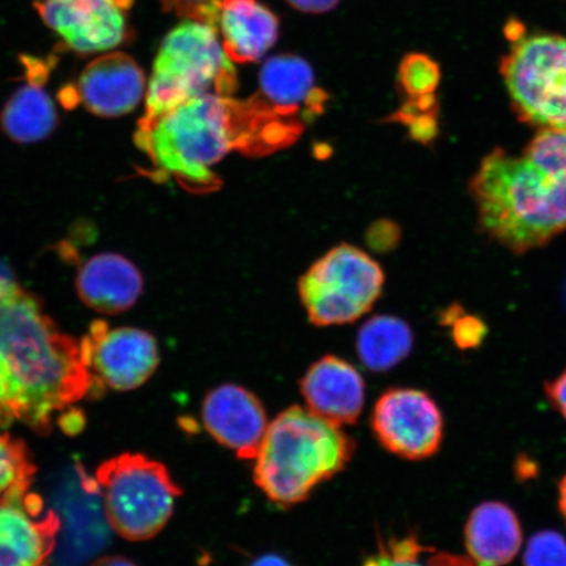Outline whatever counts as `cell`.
I'll return each mask as SVG.
<instances>
[{
	"label": "cell",
	"mask_w": 566,
	"mask_h": 566,
	"mask_svg": "<svg viewBox=\"0 0 566 566\" xmlns=\"http://www.w3.org/2000/svg\"><path fill=\"white\" fill-rule=\"evenodd\" d=\"M81 343L62 334L38 296L12 281L0 292V427L40 434L94 391Z\"/></svg>",
	"instance_id": "obj_1"
},
{
	"label": "cell",
	"mask_w": 566,
	"mask_h": 566,
	"mask_svg": "<svg viewBox=\"0 0 566 566\" xmlns=\"http://www.w3.org/2000/svg\"><path fill=\"white\" fill-rule=\"evenodd\" d=\"M290 118L260 95L247 102L203 95L160 116L142 117L136 144L158 176L188 189H210L218 182L211 168L233 148L271 150L298 136L302 124Z\"/></svg>",
	"instance_id": "obj_2"
},
{
	"label": "cell",
	"mask_w": 566,
	"mask_h": 566,
	"mask_svg": "<svg viewBox=\"0 0 566 566\" xmlns=\"http://www.w3.org/2000/svg\"><path fill=\"white\" fill-rule=\"evenodd\" d=\"M471 192L481 228L523 253L566 231V132L542 129L520 155L495 148Z\"/></svg>",
	"instance_id": "obj_3"
},
{
	"label": "cell",
	"mask_w": 566,
	"mask_h": 566,
	"mask_svg": "<svg viewBox=\"0 0 566 566\" xmlns=\"http://www.w3.org/2000/svg\"><path fill=\"white\" fill-rule=\"evenodd\" d=\"M353 450L342 427L307 408L290 407L269 423L253 459L254 481L275 505L293 506L342 472Z\"/></svg>",
	"instance_id": "obj_4"
},
{
	"label": "cell",
	"mask_w": 566,
	"mask_h": 566,
	"mask_svg": "<svg viewBox=\"0 0 566 566\" xmlns=\"http://www.w3.org/2000/svg\"><path fill=\"white\" fill-rule=\"evenodd\" d=\"M237 70L226 55L216 28L184 20L161 41L146 90L145 118L203 95L232 96Z\"/></svg>",
	"instance_id": "obj_5"
},
{
	"label": "cell",
	"mask_w": 566,
	"mask_h": 566,
	"mask_svg": "<svg viewBox=\"0 0 566 566\" xmlns=\"http://www.w3.org/2000/svg\"><path fill=\"white\" fill-rule=\"evenodd\" d=\"M95 480L111 528L132 542L158 535L181 494L166 465L144 454L126 452L106 460Z\"/></svg>",
	"instance_id": "obj_6"
},
{
	"label": "cell",
	"mask_w": 566,
	"mask_h": 566,
	"mask_svg": "<svg viewBox=\"0 0 566 566\" xmlns=\"http://www.w3.org/2000/svg\"><path fill=\"white\" fill-rule=\"evenodd\" d=\"M514 42L501 74L516 115L541 130L566 132V39L535 34Z\"/></svg>",
	"instance_id": "obj_7"
},
{
	"label": "cell",
	"mask_w": 566,
	"mask_h": 566,
	"mask_svg": "<svg viewBox=\"0 0 566 566\" xmlns=\"http://www.w3.org/2000/svg\"><path fill=\"white\" fill-rule=\"evenodd\" d=\"M384 283L377 261L359 248L342 244L308 269L300 282V294L311 323L329 327L369 313Z\"/></svg>",
	"instance_id": "obj_8"
},
{
	"label": "cell",
	"mask_w": 566,
	"mask_h": 566,
	"mask_svg": "<svg viewBox=\"0 0 566 566\" xmlns=\"http://www.w3.org/2000/svg\"><path fill=\"white\" fill-rule=\"evenodd\" d=\"M54 505L63 531L48 566H81L104 548L111 527L96 480L81 463L62 473Z\"/></svg>",
	"instance_id": "obj_9"
},
{
	"label": "cell",
	"mask_w": 566,
	"mask_h": 566,
	"mask_svg": "<svg viewBox=\"0 0 566 566\" xmlns=\"http://www.w3.org/2000/svg\"><path fill=\"white\" fill-rule=\"evenodd\" d=\"M81 346L95 388L130 391L145 385L158 369L157 339L146 331L109 328L105 322L96 321Z\"/></svg>",
	"instance_id": "obj_10"
},
{
	"label": "cell",
	"mask_w": 566,
	"mask_h": 566,
	"mask_svg": "<svg viewBox=\"0 0 566 566\" xmlns=\"http://www.w3.org/2000/svg\"><path fill=\"white\" fill-rule=\"evenodd\" d=\"M371 427L378 441L392 454L408 460L433 457L443 440V417L428 394L415 388H394L375 405Z\"/></svg>",
	"instance_id": "obj_11"
},
{
	"label": "cell",
	"mask_w": 566,
	"mask_h": 566,
	"mask_svg": "<svg viewBox=\"0 0 566 566\" xmlns=\"http://www.w3.org/2000/svg\"><path fill=\"white\" fill-rule=\"evenodd\" d=\"M33 6L63 49L76 55L112 52L136 35L126 11L112 0H34Z\"/></svg>",
	"instance_id": "obj_12"
},
{
	"label": "cell",
	"mask_w": 566,
	"mask_h": 566,
	"mask_svg": "<svg viewBox=\"0 0 566 566\" xmlns=\"http://www.w3.org/2000/svg\"><path fill=\"white\" fill-rule=\"evenodd\" d=\"M146 90L139 63L129 54L108 52L90 62L76 83L63 87L59 97L66 108L81 104L91 115L116 118L136 109Z\"/></svg>",
	"instance_id": "obj_13"
},
{
	"label": "cell",
	"mask_w": 566,
	"mask_h": 566,
	"mask_svg": "<svg viewBox=\"0 0 566 566\" xmlns=\"http://www.w3.org/2000/svg\"><path fill=\"white\" fill-rule=\"evenodd\" d=\"M60 531V515L31 490L0 501V566H48Z\"/></svg>",
	"instance_id": "obj_14"
},
{
	"label": "cell",
	"mask_w": 566,
	"mask_h": 566,
	"mask_svg": "<svg viewBox=\"0 0 566 566\" xmlns=\"http://www.w3.org/2000/svg\"><path fill=\"white\" fill-rule=\"evenodd\" d=\"M202 421L217 442L245 460L256 458L269 427L256 396L237 385H223L208 394Z\"/></svg>",
	"instance_id": "obj_15"
},
{
	"label": "cell",
	"mask_w": 566,
	"mask_h": 566,
	"mask_svg": "<svg viewBox=\"0 0 566 566\" xmlns=\"http://www.w3.org/2000/svg\"><path fill=\"white\" fill-rule=\"evenodd\" d=\"M306 408L344 427L358 420L365 402L363 375L346 360L327 356L310 367L301 381Z\"/></svg>",
	"instance_id": "obj_16"
},
{
	"label": "cell",
	"mask_w": 566,
	"mask_h": 566,
	"mask_svg": "<svg viewBox=\"0 0 566 566\" xmlns=\"http://www.w3.org/2000/svg\"><path fill=\"white\" fill-rule=\"evenodd\" d=\"M27 83L20 86L0 112V127L7 137L18 144H35L51 137L59 125V113L45 90L53 60L21 56Z\"/></svg>",
	"instance_id": "obj_17"
},
{
	"label": "cell",
	"mask_w": 566,
	"mask_h": 566,
	"mask_svg": "<svg viewBox=\"0 0 566 566\" xmlns=\"http://www.w3.org/2000/svg\"><path fill=\"white\" fill-rule=\"evenodd\" d=\"M77 295L96 313L116 315L137 303L144 279L132 261L117 253L92 256L77 271Z\"/></svg>",
	"instance_id": "obj_18"
},
{
	"label": "cell",
	"mask_w": 566,
	"mask_h": 566,
	"mask_svg": "<svg viewBox=\"0 0 566 566\" xmlns=\"http://www.w3.org/2000/svg\"><path fill=\"white\" fill-rule=\"evenodd\" d=\"M280 21L259 0H222L219 40L232 63L258 62L279 40Z\"/></svg>",
	"instance_id": "obj_19"
},
{
	"label": "cell",
	"mask_w": 566,
	"mask_h": 566,
	"mask_svg": "<svg viewBox=\"0 0 566 566\" xmlns=\"http://www.w3.org/2000/svg\"><path fill=\"white\" fill-rule=\"evenodd\" d=\"M518 516L501 502H485L470 515L465 526V547L478 566H505L522 547Z\"/></svg>",
	"instance_id": "obj_20"
},
{
	"label": "cell",
	"mask_w": 566,
	"mask_h": 566,
	"mask_svg": "<svg viewBox=\"0 0 566 566\" xmlns=\"http://www.w3.org/2000/svg\"><path fill=\"white\" fill-rule=\"evenodd\" d=\"M282 115L294 117L301 106L323 104L324 94L315 87L314 70L298 55L280 54L269 59L260 71V94Z\"/></svg>",
	"instance_id": "obj_21"
},
{
	"label": "cell",
	"mask_w": 566,
	"mask_h": 566,
	"mask_svg": "<svg viewBox=\"0 0 566 566\" xmlns=\"http://www.w3.org/2000/svg\"><path fill=\"white\" fill-rule=\"evenodd\" d=\"M413 345L412 331L394 316H375L360 327L357 353L371 371H387L408 357Z\"/></svg>",
	"instance_id": "obj_22"
},
{
	"label": "cell",
	"mask_w": 566,
	"mask_h": 566,
	"mask_svg": "<svg viewBox=\"0 0 566 566\" xmlns=\"http://www.w3.org/2000/svg\"><path fill=\"white\" fill-rule=\"evenodd\" d=\"M35 467L27 444L0 431V501L31 490Z\"/></svg>",
	"instance_id": "obj_23"
},
{
	"label": "cell",
	"mask_w": 566,
	"mask_h": 566,
	"mask_svg": "<svg viewBox=\"0 0 566 566\" xmlns=\"http://www.w3.org/2000/svg\"><path fill=\"white\" fill-rule=\"evenodd\" d=\"M364 566H478L462 557L436 555L415 537H402L381 546Z\"/></svg>",
	"instance_id": "obj_24"
},
{
	"label": "cell",
	"mask_w": 566,
	"mask_h": 566,
	"mask_svg": "<svg viewBox=\"0 0 566 566\" xmlns=\"http://www.w3.org/2000/svg\"><path fill=\"white\" fill-rule=\"evenodd\" d=\"M525 566H566V541L560 534H536L527 544Z\"/></svg>",
	"instance_id": "obj_25"
},
{
	"label": "cell",
	"mask_w": 566,
	"mask_h": 566,
	"mask_svg": "<svg viewBox=\"0 0 566 566\" xmlns=\"http://www.w3.org/2000/svg\"><path fill=\"white\" fill-rule=\"evenodd\" d=\"M438 70L427 56L410 55L402 62L400 81L408 94L427 96L438 83Z\"/></svg>",
	"instance_id": "obj_26"
},
{
	"label": "cell",
	"mask_w": 566,
	"mask_h": 566,
	"mask_svg": "<svg viewBox=\"0 0 566 566\" xmlns=\"http://www.w3.org/2000/svg\"><path fill=\"white\" fill-rule=\"evenodd\" d=\"M163 10L186 20L200 21L218 31L222 0H159Z\"/></svg>",
	"instance_id": "obj_27"
},
{
	"label": "cell",
	"mask_w": 566,
	"mask_h": 566,
	"mask_svg": "<svg viewBox=\"0 0 566 566\" xmlns=\"http://www.w3.org/2000/svg\"><path fill=\"white\" fill-rule=\"evenodd\" d=\"M455 338L460 346H473L483 338V325L475 318L459 321L455 329Z\"/></svg>",
	"instance_id": "obj_28"
},
{
	"label": "cell",
	"mask_w": 566,
	"mask_h": 566,
	"mask_svg": "<svg viewBox=\"0 0 566 566\" xmlns=\"http://www.w3.org/2000/svg\"><path fill=\"white\" fill-rule=\"evenodd\" d=\"M548 400L566 420V369L546 386Z\"/></svg>",
	"instance_id": "obj_29"
},
{
	"label": "cell",
	"mask_w": 566,
	"mask_h": 566,
	"mask_svg": "<svg viewBox=\"0 0 566 566\" xmlns=\"http://www.w3.org/2000/svg\"><path fill=\"white\" fill-rule=\"evenodd\" d=\"M296 11L304 13H325L335 9L339 0H286Z\"/></svg>",
	"instance_id": "obj_30"
},
{
	"label": "cell",
	"mask_w": 566,
	"mask_h": 566,
	"mask_svg": "<svg viewBox=\"0 0 566 566\" xmlns=\"http://www.w3.org/2000/svg\"><path fill=\"white\" fill-rule=\"evenodd\" d=\"M251 566H293L279 555H264L254 560Z\"/></svg>",
	"instance_id": "obj_31"
},
{
	"label": "cell",
	"mask_w": 566,
	"mask_h": 566,
	"mask_svg": "<svg viewBox=\"0 0 566 566\" xmlns=\"http://www.w3.org/2000/svg\"><path fill=\"white\" fill-rule=\"evenodd\" d=\"M91 566H137L130 560H127V558L122 556H108V557H102L98 558L94 564Z\"/></svg>",
	"instance_id": "obj_32"
},
{
	"label": "cell",
	"mask_w": 566,
	"mask_h": 566,
	"mask_svg": "<svg viewBox=\"0 0 566 566\" xmlns=\"http://www.w3.org/2000/svg\"><path fill=\"white\" fill-rule=\"evenodd\" d=\"M13 280V273L11 268L4 263V261L0 260V292L9 285Z\"/></svg>",
	"instance_id": "obj_33"
},
{
	"label": "cell",
	"mask_w": 566,
	"mask_h": 566,
	"mask_svg": "<svg viewBox=\"0 0 566 566\" xmlns=\"http://www.w3.org/2000/svg\"><path fill=\"white\" fill-rule=\"evenodd\" d=\"M558 492H560V499H558V504H560V511L566 521V476L562 480L560 486H558Z\"/></svg>",
	"instance_id": "obj_34"
},
{
	"label": "cell",
	"mask_w": 566,
	"mask_h": 566,
	"mask_svg": "<svg viewBox=\"0 0 566 566\" xmlns=\"http://www.w3.org/2000/svg\"><path fill=\"white\" fill-rule=\"evenodd\" d=\"M113 3L117 4L119 9L129 11L134 4V0H112Z\"/></svg>",
	"instance_id": "obj_35"
}]
</instances>
